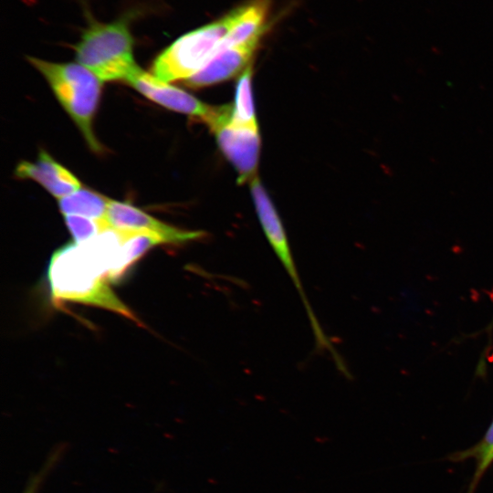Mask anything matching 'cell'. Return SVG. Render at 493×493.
I'll return each mask as SVG.
<instances>
[{"mask_svg": "<svg viewBox=\"0 0 493 493\" xmlns=\"http://www.w3.org/2000/svg\"><path fill=\"white\" fill-rule=\"evenodd\" d=\"M230 26V16L190 31L163 49L153 60L151 73L172 82L184 81L198 71L218 50Z\"/></svg>", "mask_w": 493, "mask_h": 493, "instance_id": "277c9868", "label": "cell"}, {"mask_svg": "<svg viewBox=\"0 0 493 493\" xmlns=\"http://www.w3.org/2000/svg\"><path fill=\"white\" fill-rule=\"evenodd\" d=\"M252 72L249 65L238 79L230 119L236 124L258 128L252 94Z\"/></svg>", "mask_w": 493, "mask_h": 493, "instance_id": "9a60e30c", "label": "cell"}, {"mask_svg": "<svg viewBox=\"0 0 493 493\" xmlns=\"http://www.w3.org/2000/svg\"><path fill=\"white\" fill-rule=\"evenodd\" d=\"M467 459H474L476 467L467 493H475L481 478L493 464V419L477 443L446 456V460L454 463L464 462Z\"/></svg>", "mask_w": 493, "mask_h": 493, "instance_id": "4fadbf2b", "label": "cell"}, {"mask_svg": "<svg viewBox=\"0 0 493 493\" xmlns=\"http://www.w3.org/2000/svg\"><path fill=\"white\" fill-rule=\"evenodd\" d=\"M47 280L55 301L102 308L141 325L110 288L106 269L84 243L66 245L54 252L47 267Z\"/></svg>", "mask_w": 493, "mask_h": 493, "instance_id": "6da1fadb", "label": "cell"}, {"mask_svg": "<svg viewBox=\"0 0 493 493\" xmlns=\"http://www.w3.org/2000/svg\"><path fill=\"white\" fill-rule=\"evenodd\" d=\"M123 240L119 260L109 276V281L121 278L146 251L154 246L164 244L153 235L139 232L122 231Z\"/></svg>", "mask_w": 493, "mask_h": 493, "instance_id": "5bb4252c", "label": "cell"}, {"mask_svg": "<svg viewBox=\"0 0 493 493\" xmlns=\"http://www.w3.org/2000/svg\"><path fill=\"white\" fill-rule=\"evenodd\" d=\"M65 223L76 244L85 243L111 227L106 219L81 215H64Z\"/></svg>", "mask_w": 493, "mask_h": 493, "instance_id": "2e32d148", "label": "cell"}, {"mask_svg": "<svg viewBox=\"0 0 493 493\" xmlns=\"http://www.w3.org/2000/svg\"><path fill=\"white\" fill-rule=\"evenodd\" d=\"M150 100L173 111L187 114L205 123L215 107L207 105L192 94L144 71L140 67L125 80Z\"/></svg>", "mask_w": 493, "mask_h": 493, "instance_id": "52a82bcc", "label": "cell"}, {"mask_svg": "<svg viewBox=\"0 0 493 493\" xmlns=\"http://www.w3.org/2000/svg\"><path fill=\"white\" fill-rule=\"evenodd\" d=\"M27 60L44 76L90 150L101 152L102 146L93 131V120L103 81L79 63H55L34 57Z\"/></svg>", "mask_w": 493, "mask_h": 493, "instance_id": "7a4b0ae2", "label": "cell"}, {"mask_svg": "<svg viewBox=\"0 0 493 493\" xmlns=\"http://www.w3.org/2000/svg\"><path fill=\"white\" fill-rule=\"evenodd\" d=\"M261 38L219 48L200 71L185 80L186 86L194 89L207 87L244 71L249 66Z\"/></svg>", "mask_w": 493, "mask_h": 493, "instance_id": "9c48e42d", "label": "cell"}, {"mask_svg": "<svg viewBox=\"0 0 493 493\" xmlns=\"http://www.w3.org/2000/svg\"><path fill=\"white\" fill-rule=\"evenodd\" d=\"M74 49L78 63L102 81H125L139 68L133 58L130 17L110 23L89 19Z\"/></svg>", "mask_w": 493, "mask_h": 493, "instance_id": "3957f363", "label": "cell"}, {"mask_svg": "<svg viewBox=\"0 0 493 493\" xmlns=\"http://www.w3.org/2000/svg\"><path fill=\"white\" fill-rule=\"evenodd\" d=\"M250 189L257 217L265 236L300 296L314 334L316 347L320 351H329L333 360H338L340 354L322 330L304 291L286 231L272 201L257 177L252 179Z\"/></svg>", "mask_w": 493, "mask_h": 493, "instance_id": "5b68a950", "label": "cell"}, {"mask_svg": "<svg viewBox=\"0 0 493 493\" xmlns=\"http://www.w3.org/2000/svg\"><path fill=\"white\" fill-rule=\"evenodd\" d=\"M58 200L63 215H81L95 219L107 218L110 201L107 196L83 186Z\"/></svg>", "mask_w": 493, "mask_h": 493, "instance_id": "7c38bea8", "label": "cell"}, {"mask_svg": "<svg viewBox=\"0 0 493 493\" xmlns=\"http://www.w3.org/2000/svg\"><path fill=\"white\" fill-rule=\"evenodd\" d=\"M269 11L270 0H248L230 11V26L219 48L262 37L267 31Z\"/></svg>", "mask_w": 493, "mask_h": 493, "instance_id": "8fae6325", "label": "cell"}, {"mask_svg": "<svg viewBox=\"0 0 493 493\" xmlns=\"http://www.w3.org/2000/svg\"><path fill=\"white\" fill-rule=\"evenodd\" d=\"M106 219L113 228L151 234L164 244H184L205 236L203 231L184 230L165 224L130 203L111 199Z\"/></svg>", "mask_w": 493, "mask_h": 493, "instance_id": "ba28073f", "label": "cell"}, {"mask_svg": "<svg viewBox=\"0 0 493 493\" xmlns=\"http://www.w3.org/2000/svg\"><path fill=\"white\" fill-rule=\"evenodd\" d=\"M18 178L31 179L42 185L49 194L59 199L79 189L81 183L67 168L41 150L36 162H20L15 171Z\"/></svg>", "mask_w": 493, "mask_h": 493, "instance_id": "30bf717a", "label": "cell"}, {"mask_svg": "<svg viewBox=\"0 0 493 493\" xmlns=\"http://www.w3.org/2000/svg\"><path fill=\"white\" fill-rule=\"evenodd\" d=\"M232 107H216L206 123L216 138L220 150L238 173V181L255 177L260 152L258 128L231 121Z\"/></svg>", "mask_w": 493, "mask_h": 493, "instance_id": "8992f818", "label": "cell"}]
</instances>
